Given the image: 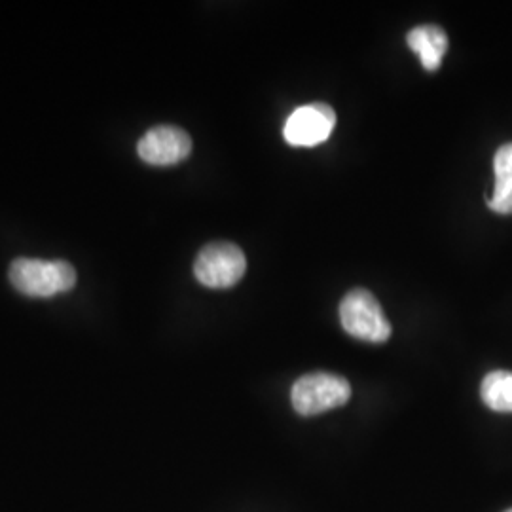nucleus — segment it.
<instances>
[{"mask_svg":"<svg viewBox=\"0 0 512 512\" xmlns=\"http://www.w3.org/2000/svg\"><path fill=\"white\" fill-rule=\"evenodd\" d=\"M480 397L484 404L501 414L512 412V372L494 370L490 372L480 385Z\"/></svg>","mask_w":512,"mask_h":512,"instance_id":"nucleus-9","label":"nucleus"},{"mask_svg":"<svg viewBox=\"0 0 512 512\" xmlns=\"http://www.w3.org/2000/svg\"><path fill=\"white\" fill-rule=\"evenodd\" d=\"M505 512H512V509H509V511H505Z\"/></svg>","mask_w":512,"mask_h":512,"instance_id":"nucleus-10","label":"nucleus"},{"mask_svg":"<svg viewBox=\"0 0 512 512\" xmlns=\"http://www.w3.org/2000/svg\"><path fill=\"white\" fill-rule=\"evenodd\" d=\"M340 321L344 330L357 340L384 344L391 336V323L376 296L366 289L349 291L340 304Z\"/></svg>","mask_w":512,"mask_h":512,"instance_id":"nucleus-3","label":"nucleus"},{"mask_svg":"<svg viewBox=\"0 0 512 512\" xmlns=\"http://www.w3.org/2000/svg\"><path fill=\"white\" fill-rule=\"evenodd\" d=\"M351 399V385L346 378L313 372L298 378L291 391L293 408L300 416H319L334 408H340Z\"/></svg>","mask_w":512,"mask_h":512,"instance_id":"nucleus-2","label":"nucleus"},{"mask_svg":"<svg viewBox=\"0 0 512 512\" xmlns=\"http://www.w3.org/2000/svg\"><path fill=\"white\" fill-rule=\"evenodd\" d=\"M336 128V112L325 103H311L294 110L287 118L283 137L291 147H317Z\"/></svg>","mask_w":512,"mask_h":512,"instance_id":"nucleus-5","label":"nucleus"},{"mask_svg":"<svg viewBox=\"0 0 512 512\" xmlns=\"http://www.w3.org/2000/svg\"><path fill=\"white\" fill-rule=\"evenodd\" d=\"M495 186L488 207L499 215H512V143L495 152Z\"/></svg>","mask_w":512,"mask_h":512,"instance_id":"nucleus-8","label":"nucleus"},{"mask_svg":"<svg viewBox=\"0 0 512 512\" xmlns=\"http://www.w3.org/2000/svg\"><path fill=\"white\" fill-rule=\"evenodd\" d=\"M406 42L412 52L420 55L421 65L425 71H437L442 65L444 54L448 50V37L439 25H418L414 27Z\"/></svg>","mask_w":512,"mask_h":512,"instance_id":"nucleus-7","label":"nucleus"},{"mask_svg":"<svg viewBox=\"0 0 512 512\" xmlns=\"http://www.w3.org/2000/svg\"><path fill=\"white\" fill-rule=\"evenodd\" d=\"M137 152L150 165H175L186 160L192 152V139L181 128L158 126L148 129L141 137Z\"/></svg>","mask_w":512,"mask_h":512,"instance_id":"nucleus-6","label":"nucleus"},{"mask_svg":"<svg viewBox=\"0 0 512 512\" xmlns=\"http://www.w3.org/2000/svg\"><path fill=\"white\" fill-rule=\"evenodd\" d=\"M10 283L21 294L35 298H50L69 293L76 285V272L69 262L18 258L10 264Z\"/></svg>","mask_w":512,"mask_h":512,"instance_id":"nucleus-1","label":"nucleus"},{"mask_svg":"<svg viewBox=\"0 0 512 512\" xmlns=\"http://www.w3.org/2000/svg\"><path fill=\"white\" fill-rule=\"evenodd\" d=\"M247 272V258L238 245L217 241L205 245L194 262L196 279L209 289L234 287Z\"/></svg>","mask_w":512,"mask_h":512,"instance_id":"nucleus-4","label":"nucleus"}]
</instances>
